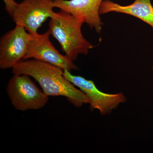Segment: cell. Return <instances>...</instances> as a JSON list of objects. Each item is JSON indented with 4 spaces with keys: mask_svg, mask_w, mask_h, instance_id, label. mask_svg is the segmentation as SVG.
Wrapping results in <instances>:
<instances>
[{
    "mask_svg": "<svg viewBox=\"0 0 153 153\" xmlns=\"http://www.w3.org/2000/svg\"><path fill=\"white\" fill-rule=\"evenodd\" d=\"M12 69L13 74H27L33 77L48 97H65L76 108L89 103L85 94L67 80L63 69L57 66L32 59L22 60Z\"/></svg>",
    "mask_w": 153,
    "mask_h": 153,
    "instance_id": "6da1fadb",
    "label": "cell"
},
{
    "mask_svg": "<svg viewBox=\"0 0 153 153\" xmlns=\"http://www.w3.org/2000/svg\"><path fill=\"white\" fill-rule=\"evenodd\" d=\"M81 20L71 14L60 10L50 19L49 30L51 36L60 44L65 55L71 61L79 55H86L93 48L82 35Z\"/></svg>",
    "mask_w": 153,
    "mask_h": 153,
    "instance_id": "7a4b0ae2",
    "label": "cell"
},
{
    "mask_svg": "<svg viewBox=\"0 0 153 153\" xmlns=\"http://www.w3.org/2000/svg\"><path fill=\"white\" fill-rule=\"evenodd\" d=\"M30 76L27 74H14L8 83L7 94L17 110L40 109L49 100V97L38 88Z\"/></svg>",
    "mask_w": 153,
    "mask_h": 153,
    "instance_id": "3957f363",
    "label": "cell"
},
{
    "mask_svg": "<svg viewBox=\"0 0 153 153\" xmlns=\"http://www.w3.org/2000/svg\"><path fill=\"white\" fill-rule=\"evenodd\" d=\"M63 71L65 78L87 97L89 100L91 111L97 110L102 115H105L109 114L120 105L126 101L125 96L122 92L105 93L98 89L92 80L73 75L67 69Z\"/></svg>",
    "mask_w": 153,
    "mask_h": 153,
    "instance_id": "277c9868",
    "label": "cell"
},
{
    "mask_svg": "<svg viewBox=\"0 0 153 153\" xmlns=\"http://www.w3.org/2000/svg\"><path fill=\"white\" fill-rule=\"evenodd\" d=\"M53 2L54 0H24L19 4L11 18L16 25L35 36L43 23L55 16Z\"/></svg>",
    "mask_w": 153,
    "mask_h": 153,
    "instance_id": "5b68a950",
    "label": "cell"
},
{
    "mask_svg": "<svg viewBox=\"0 0 153 153\" xmlns=\"http://www.w3.org/2000/svg\"><path fill=\"white\" fill-rule=\"evenodd\" d=\"M33 36L24 27L16 25L0 39V68H12L23 60Z\"/></svg>",
    "mask_w": 153,
    "mask_h": 153,
    "instance_id": "8992f818",
    "label": "cell"
},
{
    "mask_svg": "<svg viewBox=\"0 0 153 153\" xmlns=\"http://www.w3.org/2000/svg\"><path fill=\"white\" fill-rule=\"evenodd\" d=\"M50 36L49 30L43 34L33 36L23 60L36 59L50 63L63 70H78L73 61L55 49L50 41Z\"/></svg>",
    "mask_w": 153,
    "mask_h": 153,
    "instance_id": "52a82bcc",
    "label": "cell"
},
{
    "mask_svg": "<svg viewBox=\"0 0 153 153\" xmlns=\"http://www.w3.org/2000/svg\"><path fill=\"white\" fill-rule=\"evenodd\" d=\"M104 0H54V8L71 14L88 25L91 30L100 33L103 23L100 14Z\"/></svg>",
    "mask_w": 153,
    "mask_h": 153,
    "instance_id": "ba28073f",
    "label": "cell"
},
{
    "mask_svg": "<svg viewBox=\"0 0 153 153\" xmlns=\"http://www.w3.org/2000/svg\"><path fill=\"white\" fill-rule=\"evenodd\" d=\"M109 13L127 14L136 17L150 26L153 30V6L151 0H135L128 5H122L110 0H104L100 10V15Z\"/></svg>",
    "mask_w": 153,
    "mask_h": 153,
    "instance_id": "9c48e42d",
    "label": "cell"
},
{
    "mask_svg": "<svg viewBox=\"0 0 153 153\" xmlns=\"http://www.w3.org/2000/svg\"><path fill=\"white\" fill-rule=\"evenodd\" d=\"M5 5V9L7 13L10 16H13L16 9L19 4L14 0H3Z\"/></svg>",
    "mask_w": 153,
    "mask_h": 153,
    "instance_id": "30bf717a",
    "label": "cell"
},
{
    "mask_svg": "<svg viewBox=\"0 0 153 153\" xmlns=\"http://www.w3.org/2000/svg\"><path fill=\"white\" fill-rule=\"evenodd\" d=\"M152 70H153V67H152Z\"/></svg>",
    "mask_w": 153,
    "mask_h": 153,
    "instance_id": "8fae6325",
    "label": "cell"
}]
</instances>
